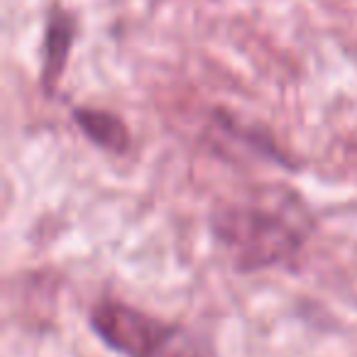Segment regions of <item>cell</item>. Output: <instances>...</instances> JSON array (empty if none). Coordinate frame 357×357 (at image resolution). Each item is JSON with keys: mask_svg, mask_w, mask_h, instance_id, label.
<instances>
[{"mask_svg": "<svg viewBox=\"0 0 357 357\" xmlns=\"http://www.w3.org/2000/svg\"><path fill=\"white\" fill-rule=\"evenodd\" d=\"M215 235L233 250L240 269H259L294 255L306 238V228L289 211L262 204L230 206L215 213Z\"/></svg>", "mask_w": 357, "mask_h": 357, "instance_id": "obj_1", "label": "cell"}, {"mask_svg": "<svg viewBox=\"0 0 357 357\" xmlns=\"http://www.w3.org/2000/svg\"><path fill=\"white\" fill-rule=\"evenodd\" d=\"M91 326L105 345L125 357H204L199 342L184 328L120 301L98 303L91 313Z\"/></svg>", "mask_w": 357, "mask_h": 357, "instance_id": "obj_2", "label": "cell"}, {"mask_svg": "<svg viewBox=\"0 0 357 357\" xmlns=\"http://www.w3.org/2000/svg\"><path fill=\"white\" fill-rule=\"evenodd\" d=\"M76 20L64 8H54L47 22L45 32V59H42V84L47 91H52L61 81L64 66L69 61V52L74 45Z\"/></svg>", "mask_w": 357, "mask_h": 357, "instance_id": "obj_3", "label": "cell"}, {"mask_svg": "<svg viewBox=\"0 0 357 357\" xmlns=\"http://www.w3.org/2000/svg\"><path fill=\"white\" fill-rule=\"evenodd\" d=\"M74 120L84 130L86 137L105 152L125 154L130 149V130L118 115L108 113V110L79 108L74 110Z\"/></svg>", "mask_w": 357, "mask_h": 357, "instance_id": "obj_4", "label": "cell"}]
</instances>
